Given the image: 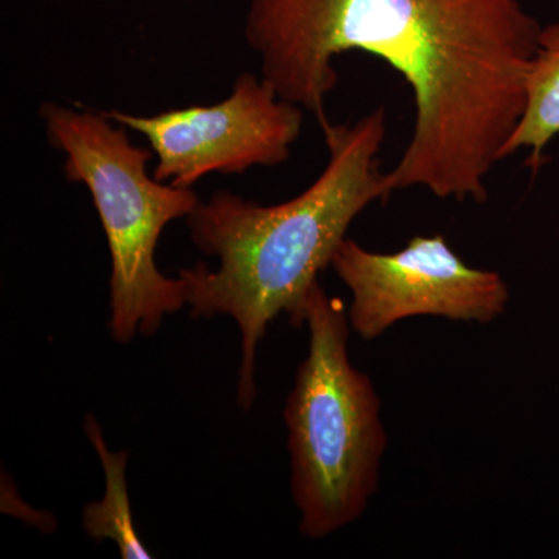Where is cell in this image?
I'll use <instances>...</instances> for the list:
<instances>
[{"label": "cell", "instance_id": "obj_2", "mask_svg": "<svg viewBox=\"0 0 559 559\" xmlns=\"http://www.w3.org/2000/svg\"><path fill=\"white\" fill-rule=\"evenodd\" d=\"M329 164L294 200L261 205L230 191H216L187 216L191 241L219 260L179 271L191 319L229 316L241 334L237 403L257 400V349L278 314L304 326V307L319 274L331 266L349 224L371 202L388 201L378 153L385 139V110L353 124L322 127Z\"/></svg>", "mask_w": 559, "mask_h": 559}, {"label": "cell", "instance_id": "obj_7", "mask_svg": "<svg viewBox=\"0 0 559 559\" xmlns=\"http://www.w3.org/2000/svg\"><path fill=\"white\" fill-rule=\"evenodd\" d=\"M559 134V22L540 31L538 49L525 80V106L518 127L502 148V160L518 150H530L533 173L543 164V151Z\"/></svg>", "mask_w": 559, "mask_h": 559}, {"label": "cell", "instance_id": "obj_6", "mask_svg": "<svg viewBox=\"0 0 559 559\" xmlns=\"http://www.w3.org/2000/svg\"><path fill=\"white\" fill-rule=\"evenodd\" d=\"M114 123L138 131L156 153L154 179L187 187L210 173L277 167L299 139L304 112L283 100L270 83L242 73L226 100L143 117L105 112Z\"/></svg>", "mask_w": 559, "mask_h": 559}, {"label": "cell", "instance_id": "obj_8", "mask_svg": "<svg viewBox=\"0 0 559 559\" xmlns=\"http://www.w3.org/2000/svg\"><path fill=\"white\" fill-rule=\"evenodd\" d=\"M84 432L92 448L100 459L105 473V496L102 500L87 503L83 509V527L95 543L112 540L119 547L121 558L150 559V550L135 532L132 521L130 492L127 485V451H110L100 425L94 415H87L83 423Z\"/></svg>", "mask_w": 559, "mask_h": 559}, {"label": "cell", "instance_id": "obj_1", "mask_svg": "<svg viewBox=\"0 0 559 559\" xmlns=\"http://www.w3.org/2000/svg\"><path fill=\"white\" fill-rule=\"evenodd\" d=\"M543 27L520 0H250L246 39L261 79L320 127L349 50L409 84L414 132L384 173L388 197L423 187L441 200H488L487 179L520 123Z\"/></svg>", "mask_w": 559, "mask_h": 559}, {"label": "cell", "instance_id": "obj_4", "mask_svg": "<svg viewBox=\"0 0 559 559\" xmlns=\"http://www.w3.org/2000/svg\"><path fill=\"white\" fill-rule=\"evenodd\" d=\"M40 117L51 145L64 153L66 178L87 187L100 216L112 260L110 336L117 344L138 333L153 336L165 316L187 305L183 280L157 270L162 231L187 218L200 198L150 178L151 151L135 146L127 128L114 127L106 114L44 103Z\"/></svg>", "mask_w": 559, "mask_h": 559}, {"label": "cell", "instance_id": "obj_3", "mask_svg": "<svg viewBox=\"0 0 559 559\" xmlns=\"http://www.w3.org/2000/svg\"><path fill=\"white\" fill-rule=\"evenodd\" d=\"M304 325L310 348L283 419L299 530L322 539L362 516L380 485L388 432L373 382L349 362L348 311L320 283L305 301Z\"/></svg>", "mask_w": 559, "mask_h": 559}, {"label": "cell", "instance_id": "obj_5", "mask_svg": "<svg viewBox=\"0 0 559 559\" xmlns=\"http://www.w3.org/2000/svg\"><path fill=\"white\" fill-rule=\"evenodd\" d=\"M331 267L352 293L349 326L367 342L417 316L491 323L510 300L499 272L471 267L443 235L414 237L393 253L371 252L345 238Z\"/></svg>", "mask_w": 559, "mask_h": 559}]
</instances>
